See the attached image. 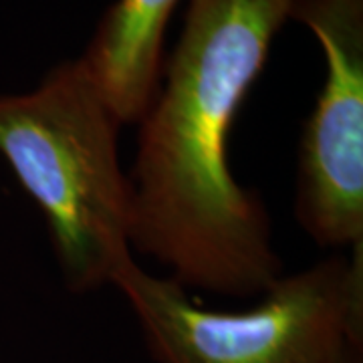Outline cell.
Segmentation results:
<instances>
[{
	"instance_id": "1",
	"label": "cell",
	"mask_w": 363,
	"mask_h": 363,
	"mask_svg": "<svg viewBox=\"0 0 363 363\" xmlns=\"http://www.w3.org/2000/svg\"><path fill=\"white\" fill-rule=\"evenodd\" d=\"M293 0H190L140 119L133 248L184 289L257 297L283 274L260 194L230 168L234 119Z\"/></svg>"
},
{
	"instance_id": "2",
	"label": "cell",
	"mask_w": 363,
	"mask_h": 363,
	"mask_svg": "<svg viewBox=\"0 0 363 363\" xmlns=\"http://www.w3.org/2000/svg\"><path fill=\"white\" fill-rule=\"evenodd\" d=\"M81 59L26 93H0V157L47 224L63 283L75 295L113 285L133 260V186L119 130Z\"/></svg>"
},
{
	"instance_id": "3",
	"label": "cell",
	"mask_w": 363,
	"mask_h": 363,
	"mask_svg": "<svg viewBox=\"0 0 363 363\" xmlns=\"http://www.w3.org/2000/svg\"><path fill=\"white\" fill-rule=\"evenodd\" d=\"M156 363H337L363 347V248L281 274L247 311L204 309L131 260L113 279Z\"/></svg>"
},
{
	"instance_id": "4",
	"label": "cell",
	"mask_w": 363,
	"mask_h": 363,
	"mask_svg": "<svg viewBox=\"0 0 363 363\" xmlns=\"http://www.w3.org/2000/svg\"><path fill=\"white\" fill-rule=\"evenodd\" d=\"M311 28L325 81L298 143L295 216L317 247L363 248V0H293Z\"/></svg>"
},
{
	"instance_id": "5",
	"label": "cell",
	"mask_w": 363,
	"mask_h": 363,
	"mask_svg": "<svg viewBox=\"0 0 363 363\" xmlns=\"http://www.w3.org/2000/svg\"><path fill=\"white\" fill-rule=\"evenodd\" d=\"M176 4L178 0H117L79 57L121 125L140 123L156 97L164 37Z\"/></svg>"
},
{
	"instance_id": "6",
	"label": "cell",
	"mask_w": 363,
	"mask_h": 363,
	"mask_svg": "<svg viewBox=\"0 0 363 363\" xmlns=\"http://www.w3.org/2000/svg\"><path fill=\"white\" fill-rule=\"evenodd\" d=\"M337 363H363V347H353V350H350Z\"/></svg>"
}]
</instances>
